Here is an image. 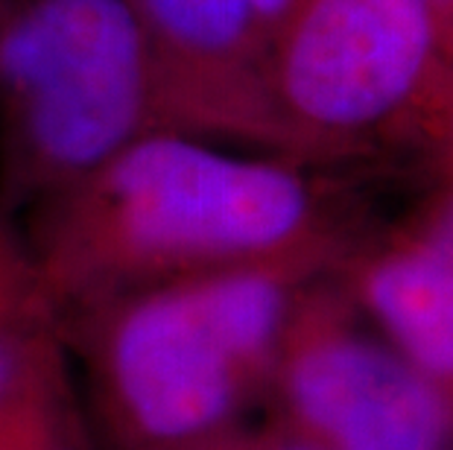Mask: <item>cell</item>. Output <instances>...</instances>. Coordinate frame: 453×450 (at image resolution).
Returning <instances> with one entry per match:
<instances>
[{"label": "cell", "mask_w": 453, "mask_h": 450, "mask_svg": "<svg viewBox=\"0 0 453 450\" xmlns=\"http://www.w3.org/2000/svg\"><path fill=\"white\" fill-rule=\"evenodd\" d=\"M260 413L319 450H453V404L334 272L296 293Z\"/></svg>", "instance_id": "obj_5"}, {"label": "cell", "mask_w": 453, "mask_h": 450, "mask_svg": "<svg viewBox=\"0 0 453 450\" xmlns=\"http://www.w3.org/2000/svg\"><path fill=\"white\" fill-rule=\"evenodd\" d=\"M334 270L322 261L237 266L59 319L100 450H194L260 413L296 293Z\"/></svg>", "instance_id": "obj_2"}, {"label": "cell", "mask_w": 453, "mask_h": 450, "mask_svg": "<svg viewBox=\"0 0 453 450\" xmlns=\"http://www.w3.org/2000/svg\"><path fill=\"white\" fill-rule=\"evenodd\" d=\"M53 324L59 322L38 278L21 214L0 202V392Z\"/></svg>", "instance_id": "obj_9"}, {"label": "cell", "mask_w": 453, "mask_h": 450, "mask_svg": "<svg viewBox=\"0 0 453 450\" xmlns=\"http://www.w3.org/2000/svg\"><path fill=\"white\" fill-rule=\"evenodd\" d=\"M249 4H252L255 15L260 18V24H264L266 35H273L275 27L290 15V9L298 4V0H249Z\"/></svg>", "instance_id": "obj_11"}, {"label": "cell", "mask_w": 453, "mask_h": 450, "mask_svg": "<svg viewBox=\"0 0 453 450\" xmlns=\"http://www.w3.org/2000/svg\"><path fill=\"white\" fill-rule=\"evenodd\" d=\"M430 9H433V18L439 24V33L445 38V47H448V56L453 62V0H427Z\"/></svg>", "instance_id": "obj_12"}, {"label": "cell", "mask_w": 453, "mask_h": 450, "mask_svg": "<svg viewBox=\"0 0 453 450\" xmlns=\"http://www.w3.org/2000/svg\"><path fill=\"white\" fill-rule=\"evenodd\" d=\"M129 6L173 132L302 161L275 109L269 35L249 0H129Z\"/></svg>", "instance_id": "obj_6"}, {"label": "cell", "mask_w": 453, "mask_h": 450, "mask_svg": "<svg viewBox=\"0 0 453 450\" xmlns=\"http://www.w3.org/2000/svg\"><path fill=\"white\" fill-rule=\"evenodd\" d=\"M334 278L453 404V158L424 173L407 214L357 237Z\"/></svg>", "instance_id": "obj_7"}, {"label": "cell", "mask_w": 453, "mask_h": 450, "mask_svg": "<svg viewBox=\"0 0 453 450\" xmlns=\"http://www.w3.org/2000/svg\"><path fill=\"white\" fill-rule=\"evenodd\" d=\"M194 450H319L307 439L293 433L281 421L266 413H255L237 424L226 427L223 433L211 436L208 442L196 445Z\"/></svg>", "instance_id": "obj_10"}, {"label": "cell", "mask_w": 453, "mask_h": 450, "mask_svg": "<svg viewBox=\"0 0 453 450\" xmlns=\"http://www.w3.org/2000/svg\"><path fill=\"white\" fill-rule=\"evenodd\" d=\"M269 88L304 164L453 158V62L427 0H298L269 35Z\"/></svg>", "instance_id": "obj_3"}, {"label": "cell", "mask_w": 453, "mask_h": 450, "mask_svg": "<svg viewBox=\"0 0 453 450\" xmlns=\"http://www.w3.org/2000/svg\"><path fill=\"white\" fill-rule=\"evenodd\" d=\"M322 170L179 132L134 141L21 214L56 322L190 275L336 266L365 228Z\"/></svg>", "instance_id": "obj_1"}, {"label": "cell", "mask_w": 453, "mask_h": 450, "mask_svg": "<svg viewBox=\"0 0 453 450\" xmlns=\"http://www.w3.org/2000/svg\"><path fill=\"white\" fill-rule=\"evenodd\" d=\"M158 132L129 0H0V202L24 214Z\"/></svg>", "instance_id": "obj_4"}, {"label": "cell", "mask_w": 453, "mask_h": 450, "mask_svg": "<svg viewBox=\"0 0 453 450\" xmlns=\"http://www.w3.org/2000/svg\"><path fill=\"white\" fill-rule=\"evenodd\" d=\"M0 450H100L59 324L33 342L0 392Z\"/></svg>", "instance_id": "obj_8"}]
</instances>
